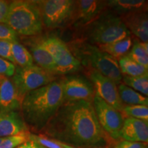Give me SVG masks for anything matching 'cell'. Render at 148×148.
<instances>
[{"label": "cell", "mask_w": 148, "mask_h": 148, "mask_svg": "<svg viewBox=\"0 0 148 148\" xmlns=\"http://www.w3.org/2000/svg\"><path fill=\"white\" fill-rule=\"evenodd\" d=\"M43 130L52 139L77 148L108 143V135L98 122L92 101L64 102Z\"/></svg>", "instance_id": "cell-1"}, {"label": "cell", "mask_w": 148, "mask_h": 148, "mask_svg": "<svg viewBox=\"0 0 148 148\" xmlns=\"http://www.w3.org/2000/svg\"><path fill=\"white\" fill-rule=\"evenodd\" d=\"M64 103L60 81L27 92L21 101V115L27 125L42 130Z\"/></svg>", "instance_id": "cell-2"}, {"label": "cell", "mask_w": 148, "mask_h": 148, "mask_svg": "<svg viewBox=\"0 0 148 148\" xmlns=\"http://www.w3.org/2000/svg\"><path fill=\"white\" fill-rule=\"evenodd\" d=\"M5 23L18 35L31 36L41 32L43 23L36 1L16 0L10 3Z\"/></svg>", "instance_id": "cell-3"}, {"label": "cell", "mask_w": 148, "mask_h": 148, "mask_svg": "<svg viewBox=\"0 0 148 148\" xmlns=\"http://www.w3.org/2000/svg\"><path fill=\"white\" fill-rule=\"evenodd\" d=\"M130 34L121 17L108 11L101 12L86 24L84 29V36L95 45L110 43L130 36Z\"/></svg>", "instance_id": "cell-4"}, {"label": "cell", "mask_w": 148, "mask_h": 148, "mask_svg": "<svg viewBox=\"0 0 148 148\" xmlns=\"http://www.w3.org/2000/svg\"><path fill=\"white\" fill-rule=\"evenodd\" d=\"M71 49L73 55L82 62L99 72L105 77L112 79L119 85L122 80V74L120 71L117 59L101 51L97 45L89 42H79L74 43Z\"/></svg>", "instance_id": "cell-5"}, {"label": "cell", "mask_w": 148, "mask_h": 148, "mask_svg": "<svg viewBox=\"0 0 148 148\" xmlns=\"http://www.w3.org/2000/svg\"><path fill=\"white\" fill-rule=\"evenodd\" d=\"M11 80L19 97L23 99L27 92L45 86L54 79L53 75L36 64H33L25 67L16 65L15 71Z\"/></svg>", "instance_id": "cell-6"}, {"label": "cell", "mask_w": 148, "mask_h": 148, "mask_svg": "<svg viewBox=\"0 0 148 148\" xmlns=\"http://www.w3.org/2000/svg\"><path fill=\"white\" fill-rule=\"evenodd\" d=\"M40 42L52 57L57 74L73 73L81 69L78 59L65 42L58 37H49Z\"/></svg>", "instance_id": "cell-7"}, {"label": "cell", "mask_w": 148, "mask_h": 148, "mask_svg": "<svg viewBox=\"0 0 148 148\" xmlns=\"http://www.w3.org/2000/svg\"><path fill=\"white\" fill-rule=\"evenodd\" d=\"M92 105L98 122L108 136L115 140L121 138V132L125 116L95 93Z\"/></svg>", "instance_id": "cell-8"}, {"label": "cell", "mask_w": 148, "mask_h": 148, "mask_svg": "<svg viewBox=\"0 0 148 148\" xmlns=\"http://www.w3.org/2000/svg\"><path fill=\"white\" fill-rule=\"evenodd\" d=\"M43 25L49 28L59 27L73 15L75 1L72 0L36 1Z\"/></svg>", "instance_id": "cell-9"}, {"label": "cell", "mask_w": 148, "mask_h": 148, "mask_svg": "<svg viewBox=\"0 0 148 148\" xmlns=\"http://www.w3.org/2000/svg\"><path fill=\"white\" fill-rule=\"evenodd\" d=\"M88 76L93 86L95 93L122 113L124 105L119 97L117 84L93 69L88 71Z\"/></svg>", "instance_id": "cell-10"}, {"label": "cell", "mask_w": 148, "mask_h": 148, "mask_svg": "<svg viewBox=\"0 0 148 148\" xmlns=\"http://www.w3.org/2000/svg\"><path fill=\"white\" fill-rule=\"evenodd\" d=\"M60 82L64 102L79 100L92 101L95 90L87 79L82 76L68 75Z\"/></svg>", "instance_id": "cell-11"}, {"label": "cell", "mask_w": 148, "mask_h": 148, "mask_svg": "<svg viewBox=\"0 0 148 148\" xmlns=\"http://www.w3.org/2000/svg\"><path fill=\"white\" fill-rule=\"evenodd\" d=\"M28 132V127L19 111L0 110V138Z\"/></svg>", "instance_id": "cell-12"}, {"label": "cell", "mask_w": 148, "mask_h": 148, "mask_svg": "<svg viewBox=\"0 0 148 148\" xmlns=\"http://www.w3.org/2000/svg\"><path fill=\"white\" fill-rule=\"evenodd\" d=\"M21 98L19 97L12 80L1 76L0 79V110L19 111Z\"/></svg>", "instance_id": "cell-13"}, {"label": "cell", "mask_w": 148, "mask_h": 148, "mask_svg": "<svg viewBox=\"0 0 148 148\" xmlns=\"http://www.w3.org/2000/svg\"><path fill=\"white\" fill-rule=\"evenodd\" d=\"M125 140L147 143L148 122L132 117H125L121 132Z\"/></svg>", "instance_id": "cell-14"}, {"label": "cell", "mask_w": 148, "mask_h": 148, "mask_svg": "<svg viewBox=\"0 0 148 148\" xmlns=\"http://www.w3.org/2000/svg\"><path fill=\"white\" fill-rule=\"evenodd\" d=\"M129 32L141 42L148 40V17L147 12H139L120 16Z\"/></svg>", "instance_id": "cell-15"}, {"label": "cell", "mask_w": 148, "mask_h": 148, "mask_svg": "<svg viewBox=\"0 0 148 148\" xmlns=\"http://www.w3.org/2000/svg\"><path fill=\"white\" fill-rule=\"evenodd\" d=\"M106 5V1L95 0H80L75 1V9L79 24L86 25L101 13Z\"/></svg>", "instance_id": "cell-16"}, {"label": "cell", "mask_w": 148, "mask_h": 148, "mask_svg": "<svg viewBox=\"0 0 148 148\" xmlns=\"http://www.w3.org/2000/svg\"><path fill=\"white\" fill-rule=\"evenodd\" d=\"M27 46L34 62H36L37 66L51 75L57 74L54 61L50 53L42 46L41 42L29 41Z\"/></svg>", "instance_id": "cell-17"}, {"label": "cell", "mask_w": 148, "mask_h": 148, "mask_svg": "<svg viewBox=\"0 0 148 148\" xmlns=\"http://www.w3.org/2000/svg\"><path fill=\"white\" fill-rule=\"evenodd\" d=\"M106 3L114 13L119 16L145 12L147 7V1L144 0H110Z\"/></svg>", "instance_id": "cell-18"}, {"label": "cell", "mask_w": 148, "mask_h": 148, "mask_svg": "<svg viewBox=\"0 0 148 148\" xmlns=\"http://www.w3.org/2000/svg\"><path fill=\"white\" fill-rule=\"evenodd\" d=\"M132 45V42L131 37L127 36L126 38H122L110 43L97 46L101 51L110 55L113 58L119 59L128 53Z\"/></svg>", "instance_id": "cell-19"}, {"label": "cell", "mask_w": 148, "mask_h": 148, "mask_svg": "<svg viewBox=\"0 0 148 148\" xmlns=\"http://www.w3.org/2000/svg\"><path fill=\"white\" fill-rule=\"evenodd\" d=\"M119 97L124 105H148V98L124 84L120 83L118 86Z\"/></svg>", "instance_id": "cell-20"}, {"label": "cell", "mask_w": 148, "mask_h": 148, "mask_svg": "<svg viewBox=\"0 0 148 148\" xmlns=\"http://www.w3.org/2000/svg\"><path fill=\"white\" fill-rule=\"evenodd\" d=\"M121 74L127 76H140L148 74V68L138 64L128 54L121 57L118 60Z\"/></svg>", "instance_id": "cell-21"}, {"label": "cell", "mask_w": 148, "mask_h": 148, "mask_svg": "<svg viewBox=\"0 0 148 148\" xmlns=\"http://www.w3.org/2000/svg\"><path fill=\"white\" fill-rule=\"evenodd\" d=\"M12 56L15 65L25 67L34 64V60L26 47L18 41L12 42Z\"/></svg>", "instance_id": "cell-22"}, {"label": "cell", "mask_w": 148, "mask_h": 148, "mask_svg": "<svg viewBox=\"0 0 148 148\" xmlns=\"http://www.w3.org/2000/svg\"><path fill=\"white\" fill-rule=\"evenodd\" d=\"M131 50L127 53L130 56L145 67L148 68V43L135 40Z\"/></svg>", "instance_id": "cell-23"}, {"label": "cell", "mask_w": 148, "mask_h": 148, "mask_svg": "<svg viewBox=\"0 0 148 148\" xmlns=\"http://www.w3.org/2000/svg\"><path fill=\"white\" fill-rule=\"evenodd\" d=\"M124 84L142 95H148V74L140 76H122Z\"/></svg>", "instance_id": "cell-24"}, {"label": "cell", "mask_w": 148, "mask_h": 148, "mask_svg": "<svg viewBox=\"0 0 148 148\" xmlns=\"http://www.w3.org/2000/svg\"><path fill=\"white\" fill-rule=\"evenodd\" d=\"M122 114L125 117H132L148 122V107L143 105H124Z\"/></svg>", "instance_id": "cell-25"}, {"label": "cell", "mask_w": 148, "mask_h": 148, "mask_svg": "<svg viewBox=\"0 0 148 148\" xmlns=\"http://www.w3.org/2000/svg\"><path fill=\"white\" fill-rule=\"evenodd\" d=\"M29 132H25L4 137L0 143V148H16L29 139Z\"/></svg>", "instance_id": "cell-26"}, {"label": "cell", "mask_w": 148, "mask_h": 148, "mask_svg": "<svg viewBox=\"0 0 148 148\" xmlns=\"http://www.w3.org/2000/svg\"><path fill=\"white\" fill-rule=\"evenodd\" d=\"M18 35L13 29L3 23H0V40L10 42L18 41Z\"/></svg>", "instance_id": "cell-27"}, {"label": "cell", "mask_w": 148, "mask_h": 148, "mask_svg": "<svg viewBox=\"0 0 148 148\" xmlns=\"http://www.w3.org/2000/svg\"><path fill=\"white\" fill-rule=\"evenodd\" d=\"M29 138L37 142L45 148H62L56 140L42 136V135L29 134Z\"/></svg>", "instance_id": "cell-28"}, {"label": "cell", "mask_w": 148, "mask_h": 148, "mask_svg": "<svg viewBox=\"0 0 148 148\" xmlns=\"http://www.w3.org/2000/svg\"><path fill=\"white\" fill-rule=\"evenodd\" d=\"M15 64L0 57V75L6 77H12L15 71Z\"/></svg>", "instance_id": "cell-29"}, {"label": "cell", "mask_w": 148, "mask_h": 148, "mask_svg": "<svg viewBox=\"0 0 148 148\" xmlns=\"http://www.w3.org/2000/svg\"><path fill=\"white\" fill-rule=\"evenodd\" d=\"M11 45H12V42L8 40H0V57L14 64V59L12 56Z\"/></svg>", "instance_id": "cell-30"}, {"label": "cell", "mask_w": 148, "mask_h": 148, "mask_svg": "<svg viewBox=\"0 0 148 148\" xmlns=\"http://www.w3.org/2000/svg\"><path fill=\"white\" fill-rule=\"evenodd\" d=\"M113 148H147V143L123 140L117 142Z\"/></svg>", "instance_id": "cell-31"}, {"label": "cell", "mask_w": 148, "mask_h": 148, "mask_svg": "<svg viewBox=\"0 0 148 148\" xmlns=\"http://www.w3.org/2000/svg\"><path fill=\"white\" fill-rule=\"evenodd\" d=\"M9 4L10 3L8 1L0 0V23H5L8 12Z\"/></svg>", "instance_id": "cell-32"}, {"label": "cell", "mask_w": 148, "mask_h": 148, "mask_svg": "<svg viewBox=\"0 0 148 148\" xmlns=\"http://www.w3.org/2000/svg\"><path fill=\"white\" fill-rule=\"evenodd\" d=\"M16 148H45V147L40 145L37 142L34 141L32 139H29L25 141V143L21 144V145H19Z\"/></svg>", "instance_id": "cell-33"}, {"label": "cell", "mask_w": 148, "mask_h": 148, "mask_svg": "<svg viewBox=\"0 0 148 148\" xmlns=\"http://www.w3.org/2000/svg\"><path fill=\"white\" fill-rule=\"evenodd\" d=\"M53 140H54V139H53ZM56 141L58 142V143H59V145H60L62 148H77V147H73V146L67 145V144H65V143H61V142L58 141V140H56Z\"/></svg>", "instance_id": "cell-34"}, {"label": "cell", "mask_w": 148, "mask_h": 148, "mask_svg": "<svg viewBox=\"0 0 148 148\" xmlns=\"http://www.w3.org/2000/svg\"><path fill=\"white\" fill-rule=\"evenodd\" d=\"M81 148H110L108 145L97 146V147H81Z\"/></svg>", "instance_id": "cell-35"}, {"label": "cell", "mask_w": 148, "mask_h": 148, "mask_svg": "<svg viewBox=\"0 0 148 148\" xmlns=\"http://www.w3.org/2000/svg\"><path fill=\"white\" fill-rule=\"evenodd\" d=\"M3 138H0V143H1V142H2V141H3Z\"/></svg>", "instance_id": "cell-36"}, {"label": "cell", "mask_w": 148, "mask_h": 148, "mask_svg": "<svg viewBox=\"0 0 148 148\" xmlns=\"http://www.w3.org/2000/svg\"><path fill=\"white\" fill-rule=\"evenodd\" d=\"M0 79H1V75H0Z\"/></svg>", "instance_id": "cell-37"}]
</instances>
